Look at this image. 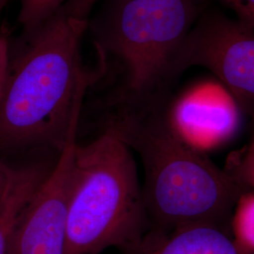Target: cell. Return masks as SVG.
Returning a JSON list of instances; mask_svg holds the SVG:
<instances>
[{
    "mask_svg": "<svg viewBox=\"0 0 254 254\" xmlns=\"http://www.w3.org/2000/svg\"><path fill=\"white\" fill-rule=\"evenodd\" d=\"M95 0H69L23 33L0 100V151L49 147L61 153L77 133L87 91L106 69L84 63L82 41Z\"/></svg>",
    "mask_w": 254,
    "mask_h": 254,
    "instance_id": "obj_1",
    "label": "cell"
},
{
    "mask_svg": "<svg viewBox=\"0 0 254 254\" xmlns=\"http://www.w3.org/2000/svg\"><path fill=\"white\" fill-rule=\"evenodd\" d=\"M169 102L117 100L108 122L142 162L149 229L214 225L231 231L236 201L249 190L183 139L170 122Z\"/></svg>",
    "mask_w": 254,
    "mask_h": 254,
    "instance_id": "obj_2",
    "label": "cell"
},
{
    "mask_svg": "<svg viewBox=\"0 0 254 254\" xmlns=\"http://www.w3.org/2000/svg\"><path fill=\"white\" fill-rule=\"evenodd\" d=\"M136 161L107 124L97 138L73 147L68 183L66 254L121 253L149 230Z\"/></svg>",
    "mask_w": 254,
    "mask_h": 254,
    "instance_id": "obj_3",
    "label": "cell"
},
{
    "mask_svg": "<svg viewBox=\"0 0 254 254\" xmlns=\"http://www.w3.org/2000/svg\"><path fill=\"white\" fill-rule=\"evenodd\" d=\"M200 15L198 0H109L91 27L99 57L125 72L118 100L167 97L181 74L182 48Z\"/></svg>",
    "mask_w": 254,
    "mask_h": 254,
    "instance_id": "obj_4",
    "label": "cell"
},
{
    "mask_svg": "<svg viewBox=\"0 0 254 254\" xmlns=\"http://www.w3.org/2000/svg\"><path fill=\"white\" fill-rule=\"evenodd\" d=\"M192 66L209 70L254 118V27L218 11L200 14L179 58L181 73Z\"/></svg>",
    "mask_w": 254,
    "mask_h": 254,
    "instance_id": "obj_5",
    "label": "cell"
},
{
    "mask_svg": "<svg viewBox=\"0 0 254 254\" xmlns=\"http://www.w3.org/2000/svg\"><path fill=\"white\" fill-rule=\"evenodd\" d=\"M75 143L73 134L23 212L8 254H66L68 183Z\"/></svg>",
    "mask_w": 254,
    "mask_h": 254,
    "instance_id": "obj_6",
    "label": "cell"
},
{
    "mask_svg": "<svg viewBox=\"0 0 254 254\" xmlns=\"http://www.w3.org/2000/svg\"><path fill=\"white\" fill-rule=\"evenodd\" d=\"M240 111L219 82L198 83L168 105V116L173 128L201 153L234 136L239 127Z\"/></svg>",
    "mask_w": 254,
    "mask_h": 254,
    "instance_id": "obj_7",
    "label": "cell"
},
{
    "mask_svg": "<svg viewBox=\"0 0 254 254\" xmlns=\"http://www.w3.org/2000/svg\"><path fill=\"white\" fill-rule=\"evenodd\" d=\"M122 254H250L237 245L230 230L191 225L162 231L150 228L136 245Z\"/></svg>",
    "mask_w": 254,
    "mask_h": 254,
    "instance_id": "obj_8",
    "label": "cell"
},
{
    "mask_svg": "<svg viewBox=\"0 0 254 254\" xmlns=\"http://www.w3.org/2000/svg\"><path fill=\"white\" fill-rule=\"evenodd\" d=\"M49 172L40 164L12 168L0 201V254H8L19 219Z\"/></svg>",
    "mask_w": 254,
    "mask_h": 254,
    "instance_id": "obj_9",
    "label": "cell"
},
{
    "mask_svg": "<svg viewBox=\"0 0 254 254\" xmlns=\"http://www.w3.org/2000/svg\"><path fill=\"white\" fill-rule=\"evenodd\" d=\"M231 233L236 244L254 254V191L247 190L236 201L231 220Z\"/></svg>",
    "mask_w": 254,
    "mask_h": 254,
    "instance_id": "obj_10",
    "label": "cell"
},
{
    "mask_svg": "<svg viewBox=\"0 0 254 254\" xmlns=\"http://www.w3.org/2000/svg\"><path fill=\"white\" fill-rule=\"evenodd\" d=\"M69 0H19L18 22L23 33L28 32L49 17Z\"/></svg>",
    "mask_w": 254,
    "mask_h": 254,
    "instance_id": "obj_11",
    "label": "cell"
},
{
    "mask_svg": "<svg viewBox=\"0 0 254 254\" xmlns=\"http://www.w3.org/2000/svg\"><path fill=\"white\" fill-rule=\"evenodd\" d=\"M230 166L226 172L247 190H254V145L249 143L244 151L230 160Z\"/></svg>",
    "mask_w": 254,
    "mask_h": 254,
    "instance_id": "obj_12",
    "label": "cell"
},
{
    "mask_svg": "<svg viewBox=\"0 0 254 254\" xmlns=\"http://www.w3.org/2000/svg\"><path fill=\"white\" fill-rule=\"evenodd\" d=\"M236 14V19L254 27V0H218Z\"/></svg>",
    "mask_w": 254,
    "mask_h": 254,
    "instance_id": "obj_13",
    "label": "cell"
},
{
    "mask_svg": "<svg viewBox=\"0 0 254 254\" xmlns=\"http://www.w3.org/2000/svg\"><path fill=\"white\" fill-rule=\"evenodd\" d=\"M10 46L7 35L0 34V100L9 71Z\"/></svg>",
    "mask_w": 254,
    "mask_h": 254,
    "instance_id": "obj_14",
    "label": "cell"
},
{
    "mask_svg": "<svg viewBox=\"0 0 254 254\" xmlns=\"http://www.w3.org/2000/svg\"><path fill=\"white\" fill-rule=\"evenodd\" d=\"M11 170L12 167H9L0 161V201L4 195V192L6 190Z\"/></svg>",
    "mask_w": 254,
    "mask_h": 254,
    "instance_id": "obj_15",
    "label": "cell"
},
{
    "mask_svg": "<svg viewBox=\"0 0 254 254\" xmlns=\"http://www.w3.org/2000/svg\"><path fill=\"white\" fill-rule=\"evenodd\" d=\"M9 0H0V15H1L3 9H5L7 4L9 3Z\"/></svg>",
    "mask_w": 254,
    "mask_h": 254,
    "instance_id": "obj_16",
    "label": "cell"
},
{
    "mask_svg": "<svg viewBox=\"0 0 254 254\" xmlns=\"http://www.w3.org/2000/svg\"><path fill=\"white\" fill-rule=\"evenodd\" d=\"M254 120V118L253 119ZM250 144H252V145H254V134H253V137H252V139H251V141H250Z\"/></svg>",
    "mask_w": 254,
    "mask_h": 254,
    "instance_id": "obj_17",
    "label": "cell"
}]
</instances>
